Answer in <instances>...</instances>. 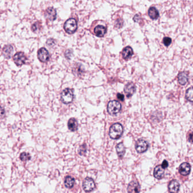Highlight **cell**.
<instances>
[{"instance_id":"obj_30","label":"cell","mask_w":193,"mask_h":193,"mask_svg":"<svg viewBox=\"0 0 193 193\" xmlns=\"http://www.w3.org/2000/svg\"><path fill=\"white\" fill-rule=\"evenodd\" d=\"M188 141L191 143H193V131L190 132L188 135Z\"/></svg>"},{"instance_id":"obj_28","label":"cell","mask_w":193,"mask_h":193,"mask_svg":"<svg viewBox=\"0 0 193 193\" xmlns=\"http://www.w3.org/2000/svg\"><path fill=\"white\" fill-rule=\"evenodd\" d=\"M39 27H40L39 23H34L33 25L32 26L31 29L32 30V31L35 32H37V31L39 30Z\"/></svg>"},{"instance_id":"obj_17","label":"cell","mask_w":193,"mask_h":193,"mask_svg":"<svg viewBox=\"0 0 193 193\" xmlns=\"http://www.w3.org/2000/svg\"><path fill=\"white\" fill-rule=\"evenodd\" d=\"M68 127L71 131H76L78 128V123L76 119L71 118L68 121Z\"/></svg>"},{"instance_id":"obj_27","label":"cell","mask_w":193,"mask_h":193,"mask_svg":"<svg viewBox=\"0 0 193 193\" xmlns=\"http://www.w3.org/2000/svg\"><path fill=\"white\" fill-rule=\"evenodd\" d=\"M163 44L165 46H169L172 43V39L170 37H165L163 39Z\"/></svg>"},{"instance_id":"obj_16","label":"cell","mask_w":193,"mask_h":193,"mask_svg":"<svg viewBox=\"0 0 193 193\" xmlns=\"http://www.w3.org/2000/svg\"><path fill=\"white\" fill-rule=\"evenodd\" d=\"M13 51V46L10 45H8L5 46V47L3 48L2 53H3L4 57L6 58L9 59L11 58Z\"/></svg>"},{"instance_id":"obj_3","label":"cell","mask_w":193,"mask_h":193,"mask_svg":"<svg viewBox=\"0 0 193 193\" xmlns=\"http://www.w3.org/2000/svg\"><path fill=\"white\" fill-rule=\"evenodd\" d=\"M77 28L76 20L73 18L68 19L65 23L64 29L67 33L72 34L75 33Z\"/></svg>"},{"instance_id":"obj_1","label":"cell","mask_w":193,"mask_h":193,"mask_svg":"<svg viewBox=\"0 0 193 193\" xmlns=\"http://www.w3.org/2000/svg\"><path fill=\"white\" fill-rule=\"evenodd\" d=\"M123 133V125L120 123H115L109 128V137L113 139H117L121 137Z\"/></svg>"},{"instance_id":"obj_33","label":"cell","mask_w":193,"mask_h":193,"mask_svg":"<svg viewBox=\"0 0 193 193\" xmlns=\"http://www.w3.org/2000/svg\"><path fill=\"white\" fill-rule=\"evenodd\" d=\"M161 166L163 168H164V169H165V168H167L168 167V163L167 161L164 160V161H163V162L162 163L161 165Z\"/></svg>"},{"instance_id":"obj_23","label":"cell","mask_w":193,"mask_h":193,"mask_svg":"<svg viewBox=\"0 0 193 193\" xmlns=\"http://www.w3.org/2000/svg\"><path fill=\"white\" fill-rule=\"evenodd\" d=\"M185 97L187 101L193 102V87H190L186 91Z\"/></svg>"},{"instance_id":"obj_32","label":"cell","mask_w":193,"mask_h":193,"mask_svg":"<svg viewBox=\"0 0 193 193\" xmlns=\"http://www.w3.org/2000/svg\"><path fill=\"white\" fill-rule=\"evenodd\" d=\"M117 98L120 100L121 101H123L124 100V95L123 94L121 93H117Z\"/></svg>"},{"instance_id":"obj_10","label":"cell","mask_w":193,"mask_h":193,"mask_svg":"<svg viewBox=\"0 0 193 193\" xmlns=\"http://www.w3.org/2000/svg\"><path fill=\"white\" fill-rule=\"evenodd\" d=\"M135 86L133 83H128L124 87V92L125 93L128 98L131 97L132 95L135 93Z\"/></svg>"},{"instance_id":"obj_34","label":"cell","mask_w":193,"mask_h":193,"mask_svg":"<svg viewBox=\"0 0 193 193\" xmlns=\"http://www.w3.org/2000/svg\"><path fill=\"white\" fill-rule=\"evenodd\" d=\"M139 19H140V17L139 16V15H135L134 17V18H133V20L135 22H139Z\"/></svg>"},{"instance_id":"obj_26","label":"cell","mask_w":193,"mask_h":193,"mask_svg":"<svg viewBox=\"0 0 193 193\" xmlns=\"http://www.w3.org/2000/svg\"><path fill=\"white\" fill-rule=\"evenodd\" d=\"M87 152V147L85 145H82L80 146L79 149V153L81 155H84Z\"/></svg>"},{"instance_id":"obj_4","label":"cell","mask_w":193,"mask_h":193,"mask_svg":"<svg viewBox=\"0 0 193 193\" xmlns=\"http://www.w3.org/2000/svg\"><path fill=\"white\" fill-rule=\"evenodd\" d=\"M121 106L119 102L117 101H109L107 105V111L110 115H116L120 112Z\"/></svg>"},{"instance_id":"obj_31","label":"cell","mask_w":193,"mask_h":193,"mask_svg":"<svg viewBox=\"0 0 193 193\" xmlns=\"http://www.w3.org/2000/svg\"><path fill=\"white\" fill-rule=\"evenodd\" d=\"M46 44L48 46H53L54 45V41L53 39H49L46 42Z\"/></svg>"},{"instance_id":"obj_13","label":"cell","mask_w":193,"mask_h":193,"mask_svg":"<svg viewBox=\"0 0 193 193\" xmlns=\"http://www.w3.org/2000/svg\"><path fill=\"white\" fill-rule=\"evenodd\" d=\"M164 175V169L161 165H158L155 168L154 171V176L158 180L163 178Z\"/></svg>"},{"instance_id":"obj_2","label":"cell","mask_w":193,"mask_h":193,"mask_svg":"<svg viewBox=\"0 0 193 193\" xmlns=\"http://www.w3.org/2000/svg\"><path fill=\"white\" fill-rule=\"evenodd\" d=\"M73 99V93L72 89L66 88L61 93V99L65 104H69L72 102Z\"/></svg>"},{"instance_id":"obj_20","label":"cell","mask_w":193,"mask_h":193,"mask_svg":"<svg viewBox=\"0 0 193 193\" xmlns=\"http://www.w3.org/2000/svg\"><path fill=\"white\" fill-rule=\"evenodd\" d=\"M116 150H117V154L119 157L120 158H123L125 152L124 144L122 142L118 143L116 146Z\"/></svg>"},{"instance_id":"obj_5","label":"cell","mask_w":193,"mask_h":193,"mask_svg":"<svg viewBox=\"0 0 193 193\" xmlns=\"http://www.w3.org/2000/svg\"><path fill=\"white\" fill-rule=\"evenodd\" d=\"M149 147V144L145 140L139 139L135 145V148L137 153H143L147 151Z\"/></svg>"},{"instance_id":"obj_14","label":"cell","mask_w":193,"mask_h":193,"mask_svg":"<svg viewBox=\"0 0 193 193\" xmlns=\"http://www.w3.org/2000/svg\"><path fill=\"white\" fill-rule=\"evenodd\" d=\"M168 189L171 193H177L180 189V184L176 180H172L168 185Z\"/></svg>"},{"instance_id":"obj_29","label":"cell","mask_w":193,"mask_h":193,"mask_svg":"<svg viewBox=\"0 0 193 193\" xmlns=\"http://www.w3.org/2000/svg\"><path fill=\"white\" fill-rule=\"evenodd\" d=\"M5 115V110L3 107L0 106V118H4Z\"/></svg>"},{"instance_id":"obj_12","label":"cell","mask_w":193,"mask_h":193,"mask_svg":"<svg viewBox=\"0 0 193 193\" xmlns=\"http://www.w3.org/2000/svg\"><path fill=\"white\" fill-rule=\"evenodd\" d=\"M45 17L47 19L53 21L55 20L57 17V13L56 10L53 7H49L45 11Z\"/></svg>"},{"instance_id":"obj_22","label":"cell","mask_w":193,"mask_h":193,"mask_svg":"<svg viewBox=\"0 0 193 193\" xmlns=\"http://www.w3.org/2000/svg\"><path fill=\"white\" fill-rule=\"evenodd\" d=\"M75 183V179L70 176H66L65 180V185L67 188H72Z\"/></svg>"},{"instance_id":"obj_6","label":"cell","mask_w":193,"mask_h":193,"mask_svg":"<svg viewBox=\"0 0 193 193\" xmlns=\"http://www.w3.org/2000/svg\"><path fill=\"white\" fill-rule=\"evenodd\" d=\"M95 185L94 180L90 177H87L84 179L83 183V189L86 192H91L95 189Z\"/></svg>"},{"instance_id":"obj_21","label":"cell","mask_w":193,"mask_h":193,"mask_svg":"<svg viewBox=\"0 0 193 193\" xmlns=\"http://www.w3.org/2000/svg\"><path fill=\"white\" fill-rule=\"evenodd\" d=\"M148 14L150 18L153 20H155L159 18V12L155 7H150L148 11Z\"/></svg>"},{"instance_id":"obj_24","label":"cell","mask_w":193,"mask_h":193,"mask_svg":"<svg viewBox=\"0 0 193 193\" xmlns=\"http://www.w3.org/2000/svg\"><path fill=\"white\" fill-rule=\"evenodd\" d=\"M83 71H84V69L83 68L81 65H80V64L79 65L78 64L73 69V72H75V73H77L78 75L82 73L83 72Z\"/></svg>"},{"instance_id":"obj_19","label":"cell","mask_w":193,"mask_h":193,"mask_svg":"<svg viewBox=\"0 0 193 193\" xmlns=\"http://www.w3.org/2000/svg\"><path fill=\"white\" fill-rule=\"evenodd\" d=\"M132 55H133V49L130 46H127L125 47L122 52L123 58L125 60L130 58Z\"/></svg>"},{"instance_id":"obj_18","label":"cell","mask_w":193,"mask_h":193,"mask_svg":"<svg viewBox=\"0 0 193 193\" xmlns=\"http://www.w3.org/2000/svg\"><path fill=\"white\" fill-rule=\"evenodd\" d=\"M106 32V28L103 26H97L95 28V33L97 36L103 37Z\"/></svg>"},{"instance_id":"obj_15","label":"cell","mask_w":193,"mask_h":193,"mask_svg":"<svg viewBox=\"0 0 193 193\" xmlns=\"http://www.w3.org/2000/svg\"><path fill=\"white\" fill-rule=\"evenodd\" d=\"M189 80V76L187 73L185 72H181L179 73L178 76V81L179 84L181 85H185Z\"/></svg>"},{"instance_id":"obj_11","label":"cell","mask_w":193,"mask_h":193,"mask_svg":"<svg viewBox=\"0 0 193 193\" xmlns=\"http://www.w3.org/2000/svg\"><path fill=\"white\" fill-rule=\"evenodd\" d=\"M190 169H191V167L189 163L185 162L180 165L179 168V172L181 175L183 176H187L189 174Z\"/></svg>"},{"instance_id":"obj_7","label":"cell","mask_w":193,"mask_h":193,"mask_svg":"<svg viewBox=\"0 0 193 193\" xmlns=\"http://www.w3.org/2000/svg\"><path fill=\"white\" fill-rule=\"evenodd\" d=\"M13 60L17 66H20L23 65L26 63L27 58L23 53L18 52L14 55Z\"/></svg>"},{"instance_id":"obj_25","label":"cell","mask_w":193,"mask_h":193,"mask_svg":"<svg viewBox=\"0 0 193 193\" xmlns=\"http://www.w3.org/2000/svg\"><path fill=\"white\" fill-rule=\"evenodd\" d=\"M20 159L23 161H26L31 159V156L29 154L24 152L20 154Z\"/></svg>"},{"instance_id":"obj_9","label":"cell","mask_w":193,"mask_h":193,"mask_svg":"<svg viewBox=\"0 0 193 193\" xmlns=\"http://www.w3.org/2000/svg\"><path fill=\"white\" fill-rule=\"evenodd\" d=\"M140 185L137 181L133 180L130 182L128 186V191L129 193H139L140 191Z\"/></svg>"},{"instance_id":"obj_8","label":"cell","mask_w":193,"mask_h":193,"mask_svg":"<svg viewBox=\"0 0 193 193\" xmlns=\"http://www.w3.org/2000/svg\"><path fill=\"white\" fill-rule=\"evenodd\" d=\"M37 57L41 62H47L50 59V54L49 51L44 47H42L39 50L37 53Z\"/></svg>"}]
</instances>
